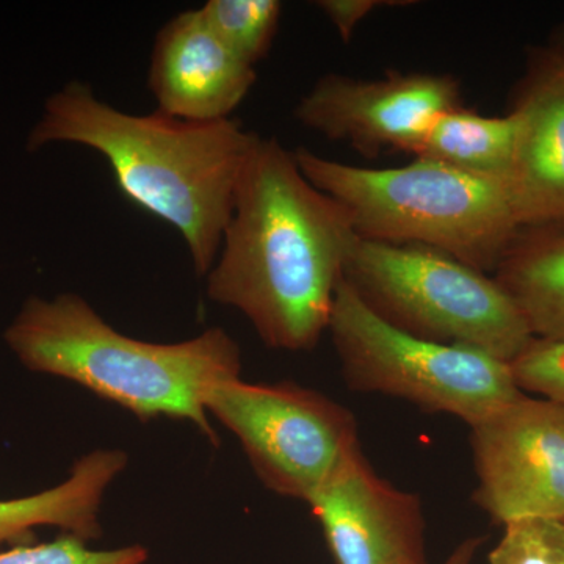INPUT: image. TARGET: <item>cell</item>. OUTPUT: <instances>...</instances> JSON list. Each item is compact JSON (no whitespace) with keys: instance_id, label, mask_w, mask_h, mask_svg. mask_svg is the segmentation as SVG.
<instances>
[{"instance_id":"6da1fadb","label":"cell","mask_w":564,"mask_h":564,"mask_svg":"<svg viewBox=\"0 0 564 564\" xmlns=\"http://www.w3.org/2000/svg\"><path fill=\"white\" fill-rule=\"evenodd\" d=\"M356 237L348 212L304 177L293 152L261 137L206 274L207 296L242 313L267 347L311 350L328 332Z\"/></svg>"},{"instance_id":"7a4b0ae2","label":"cell","mask_w":564,"mask_h":564,"mask_svg":"<svg viewBox=\"0 0 564 564\" xmlns=\"http://www.w3.org/2000/svg\"><path fill=\"white\" fill-rule=\"evenodd\" d=\"M259 139L231 118L196 122L159 110L126 113L99 99L90 85L70 80L46 99L25 148L36 152L66 143L99 152L122 195L176 228L195 272L206 276Z\"/></svg>"},{"instance_id":"3957f363","label":"cell","mask_w":564,"mask_h":564,"mask_svg":"<svg viewBox=\"0 0 564 564\" xmlns=\"http://www.w3.org/2000/svg\"><path fill=\"white\" fill-rule=\"evenodd\" d=\"M3 339L31 372L70 381L140 421L191 422L214 445L207 393L242 378V352L225 329L182 343H147L115 329L77 293L29 296Z\"/></svg>"},{"instance_id":"277c9868","label":"cell","mask_w":564,"mask_h":564,"mask_svg":"<svg viewBox=\"0 0 564 564\" xmlns=\"http://www.w3.org/2000/svg\"><path fill=\"white\" fill-rule=\"evenodd\" d=\"M300 172L350 215L375 242L422 245L480 272L496 270L519 226L507 182L415 159L397 169H362L293 151Z\"/></svg>"},{"instance_id":"5b68a950","label":"cell","mask_w":564,"mask_h":564,"mask_svg":"<svg viewBox=\"0 0 564 564\" xmlns=\"http://www.w3.org/2000/svg\"><path fill=\"white\" fill-rule=\"evenodd\" d=\"M344 281L375 314L422 339L513 362L534 337L496 278L422 245L356 237Z\"/></svg>"},{"instance_id":"8992f818","label":"cell","mask_w":564,"mask_h":564,"mask_svg":"<svg viewBox=\"0 0 564 564\" xmlns=\"http://www.w3.org/2000/svg\"><path fill=\"white\" fill-rule=\"evenodd\" d=\"M328 332L345 381L355 391L378 392L422 410L484 421L524 395L510 362L463 345L422 339L373 313L340 281Z\"/></svg>"},{"instance_id":"52a82bcc","label":"cell","mask_w":564,"mask_h":564,"mask_svg":"<svg viewBox=\"0 0 564 564\" xmlns=\"http://www.w3.org/2000/svg\"><path fill=\"white\" fill-rule=\"evenodd\" d=\"M206 411L239 441L265 488L306 503L359 445L350 410L291 381H225L207 393Z\"/></svg>"},{"instance_id":"ba28073f","label":"cell","mask_w":564,"mask_h":564,"mask_svg":"<svg viewBox=\"0 0 564 564\" xmlns=\"http://www.w3.org/2000/svg\"><path fill=\"white\" fill-rule=\"evenodd\" d=\"M470 430L474 500L494 522L564 521V403L524 393Z\"/></svg>"},{"instance_id":"9c48e42d","label":"cell","mask_w":564,"mask_h":564,"mask_svg":"<svg viewBox=\"0 0 564 564\" xmlns=\"http://www.w3.org/2000/svg\"><path fill=\"white\" fill-rule=\"evenodd\" d=\"M458 106L459 84L448 74L392 70L381 79L328 74L303 96L295 117L369 158L389 150L414 155L432 122Z\"/></svg>"},{"instance_id":"30bf717a","label":"cell","mask_w":564,"mask_h":564,"mask_svg":"<svg viewBox=\"0 0 564 564\" xmlns=\"http://www.w3.org/2000/svg\"><path fill=\"white\" fill-rule=\"evenodd\" d=\"M307 505L336 564H426L421 500L375 473L361 444Z\"/></svg>"},{"instance_id":"8fae6325","label":"cell","mask_w":564,"mask_h":564,"mask_svg":"<svg viewBox=\"0 0 564 564\" xmlns=\"http://www.w3.org/2000/svg\"><path fill=\"white\" fill-rule=\"evenodd\" d=\"M248 65L207 25L199 9L182 11L159 31L148 87L158 110L180 120H228L256 84Z\"/></svg>"},{"instance_id":"7c38bea8","label":"cell","mask_w":564,"mask_h":564,"mask_svg":"<svg viewBox=\"0 0 564 564\" xmlns=\"http://www.w3.org/2000/svg\"><path fill=\"white\" fill-rule=\"evenodd\" d=\"M518 143L508 177L521 228L564 225V57L534 73L513 110Z\"/></svg>"},{"instance_id":"4fadbf2b","label":"cell","mask_w":564,"mask_h":564,"mask_svg":"<svg viewBox=\"0 0 564 564\" xmlns=\"http://www.w3.org/2000/svg\"><path fill=\"white\" fill-rule=\"evenodd\" d=\"M128 464L121 448H95L76 459L61 484L31 496L0 499V547L31 543L41 527H54L88 543L98 540L106 494Z\"/></svg>"},{"instance_id":"5bb4252c","label":"cell","mask_w":564,"mask_h":564,"mask_svg":"<svg viewBox=\"0 0 564 564\" xmlns=\"http://www.w3.org/2000/svg\"><path fill=\"white\" fill-rule=\"evenodd\" d=\"M516 143L518 118L513 111L507 117H485L458 106L432 122L414 158L508 184Z\"/></svg>"},{"instance_id":"9a60e30c","label":"cell","mask_w":564,"mask_h":564,"mask_svg":"<svg viewBox=\"0 0 564 564\" xmlns=\"http://www.w3.org/2000/svg\"><path fill=\"white\" fill-rule=\"evenodd\" d=\"M496 270L534 339L563 340L564 236L511 247Z\"/></svg>"},{"instance_id":"2e32d148","label":"cell","mask_w":564,"mask_h":564,"mask_svg":"<svg viewBox=\"0 0 564 564\" xmlns=\"http://www.w3.org/2000/svg\"><path fill=\"white\" fill-rule=\"evenodd\" d=\"M199 11L215 35L254 66L272 47L282 6L278 0H207Z\"/></svg>"},{"instance_id":"e0dca14e","label":"cell","mask_w":564,"mask_h":564,"mask_svg":"<svg viewBox=\"0 0 564 564\" xmlns=\"http://www.w3.org/2000/svg\"><path fill=\"white\" fill-rule=\"evenodd\" d=\"M150 552L139 544L95 549L73 534L47 543H22L0 549V564H147Z\"/></svg>"},{"instance_id":"ac0fdd59","label":"cell","mask_w":564,"mask_h":564,"mask_svg":"<svg viewBox=\"0 0 564 564\" xmlns=\"http://www.w3.org/2000/svg\"><path fill=\"white\" fill-rule=\"evenodd\" d=\"M489 564H564V521L525 518L508 522Z\"/></svg>"},{"instance_id":"d6986e66","label":"cell","mask_w":564,"mask_h":564,"mask_svg":"<svg viewBox=\"0 0 564 564\" xmlns=\"http://www.w3.org/2000/svg\"><path fill=\"white\" fill-rule=\"evenodd\" d=\"M510 366L522 392L564 403V339H534Z\"/></svg>"},{"instance_id":"ffe728a7","label":"cell","mask_w":564,"mask_h":564,"mask_svg":"<svg viewBox=\"0 0 564 564\" xmlns=\"http://www.w3.org/2000/svg\"><path fill=\"white\" fill-rule=\"evenodd\" d=\"M406 3L400 0H321L315 3L318 10L323 11L329 22L336 28L337 33L344 41L351 39L352 32L372 11L381 7H403Z\"/></svg>"},{"instance_id":"44dd1931","label":"cell","mask_w":564,"mask_h":564,"mask_svg":"<svg viewBox=\"0 0 564 564\" xmlns=\"http://www.w3.org/2000/svg\"><path fill=\"white\" fill-rule=\"evenodd\" d=\"M481 543H484V538H469V540L463 541V543L447 556V560L441 564H473Z\"/></svg>"},{"instance_id":"7402d4cb","label":"cell","mask_w":564,"mask_h":564,"mask_svg":"<svg viewBox=\"0 0 564 564\" xmlns=\"http://www.w3.org/2000/svg\"><path fill=\"white\" fill-rule=\"evenodd\" d=\"M560 54H562V55H563V57H564V40H563L562 51H560Z\"/></svg>"}]
</instances>
